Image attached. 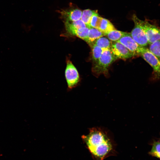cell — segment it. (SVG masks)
<instances>
[{
    "label": "cell",
    "instance_id": "obj_10",
    "mask_svg": "<svg viewBox=\"0 0 160 160\" xmlns=\"http://www.w3.org/2000/svg\"><path fill=\"white\" fill-rule=\"evenodd\" d=\"M105 36V33L98 29L90 27L87 37L85 41L92 46L97 39Z\"/></svg>",
    "mask_w": 160,
    "mask_h": 160
},
{
    "label": "cell",
    "instance_id": "obj_13",
    "mask_svg": "<svg viewBox=\"0 0 160 160\" xmlns=\"http://www.w3.org/2000/svg\"><path fill=\"white\" fill-rule=\"evenodd\" d=\"M89 27H86L77 29H73L69 31L68 33L85 41L87 36Z\"/></svg>",
    "mask_w": 160,
    "mask_h": 160
},
{
    "label": "cell",
    "instance_id": "obj_9",
    "mask_svg": "<svg viewBox=\"0 0 160 160\" xmlns=\"http://www.w3.org/2000/svg\"><path fill=\"white\" fill-rule=\"evenodd\" d=\"M61 13L65 21L73 22L81 19L82 12L79 9H75L63 11L61 12Z\"/></svg>",
    "mask_w": 160,
    "mask_h": 160
},
{
    "label": "cell",
    "instance_id": "obj_1",
    "mask_svg": "<svg viewBox=\"0 0 160 160\" xmlns=\"http://www.w3.org/2000/svg\"><path fill=\"white\" fill-rule=\"evenodd\" d=\"M82 138L90 152L98 160H103L112 149L107 136L100 130L93 128L89 134Z\"/></svg>",
    "mask_w": 160,
    "mask_h": 160
},
{
    "label": "cell",
    "instance_id": "obj_6",
    "mask_svg": "<svg viewBox=\"0 0 160 160\" xmlns=\"http://www.w3.org/2000/svg\"><path fill=\"white\" fill-rule=\"evenodd\" d=\"M65 74L69 88H72L76 85L79 80V73L76 68L69 60L67 61Z\"/></svg>",
    "mask_w": 160,
    "mask_h": 160
},
{
    "label": "cell",
    "instance_id": "obj_19",
    "mask_svg": "<svg viewBox=\"0 0 160 160\" xmlns=\"http://www.w3.org/2000/svg\"><path fill=\"white\" fill-rule=\"evenodd\" d=\"M101 18L98 15L92 16L90 21L89 26L97 29Z\"/></svg>",
    "mask_w": 160,
    "mask_h": 160
},
{
    "label": "cell",
    "instance_id": "obj_17",
    "mask_svg": "<svg viewBox=\"0 0 160 160\" xmlns=\"http://www.w3.org/2000/svg\"><path fill=\"white\" fill-rule=\"evenodd\" d=\"M149 50L160 60V40L150 44Z\"/></svg>",
    "mask_w": 160,
    "mask_h": 160
},
{
    "label": "cell",
    "instance_id": "obj_12",
    "mask_svg": "<svg viewBox=\"0 0 160 160\" xmlns=\"http://www.w3.org/2000/svg\"><path fill=\"white\" fill-rule=\"evenodd\" d=\"M98 15L97 10H92L89 9L84 10L82 12L81 19L88 27H90L91 19L94 15Z\"/></svg>",
    "mask_w": 160,
    "mask_h": 160
},
{
    "label": "cell",
    "instance_id": "obj_18",
    "mask_svg": "<svg viewBox=\"0 0 160 160\" xmlns=\"http://www.w3.org/2000/svg\"><path fill=\"white\" fill-rule=\"evenodd\" d=\"M149 154L151 156L160 159V142H155L153 143Z\"/></svg>",
    "mask_w": 160,
    "mask_h": 160
},
{
    "label": "cell",
    "instance_id": "obj_3",
    "mask_svg": "<svg viewBox=\"0 0 160 160\" xmlns=\"http://www.w3.org/2000/svg\"><path fill=\"white\" fill-rule=\"evenodd\" d=\"M132 19L135 23V26L130 35L135 41L140 46L144 47L148 44L146 35L143 30L141 20L135 14L133 15Z\"/></svg>",
    "mask_w": 160,
    "mask_h": 160
},
{
    "label": "cell",
    "instance_id": "obj_4",
    "mask_svg": "<svg viewBox=\"0 0 160 160\" xmlns=\"http://www.w3.org/2000/svg\"><path fill=\"white\" fill-rule=\"evenodd\" d=\"M140 55L152 67L155 76L160 78V60L148 49L142 47Z\"/></svg>",
    "mask_w": 160,
    "mask_h": 160
},
{
    "label": "cell",
    "instance_id": "obj_11",
    "mask_svg": "<svg viewBox=\"0 0 160 160\" xmlns=\"http://www.w3.org/2000/svg\"><path fill=\"white\" fill-rule=\"evenodd\" d=\"M97 29L106 34L110 31L115 29L112 23L108 20L101 17Z\"/></svg>",
    "mask_w": 160,
    "mask_h": 160
},
{
    "label": "cell",
    "instance_id": "obj_2",
    "mask_svg": "<svg viewBox=\"0 0 160 160\" xmlns=\"http://www.w3.org/2000/svg\"><path fill=\"white\" fill-rule=\"evenodd\" d=\"M117 59L110 49H104L97 62L94 64L93 71L98 75L106 74L109 66Z\"/></svg>",
    "mask_w": 160,
    "mask_h": 160
},
{
    "label": "cell",
    "instance_id": "obj_14",
    "mask_svg": "<svg viewBox=\"0 0 160 160\" xmlns=\"http://www.w3.org/2000/svg\"><path fill=\"white\" fill-rule=\"evenodd\" d=\"M126 32L114 29L107 33L105 36L110 40L114 41H117Z\"/></svg>",
    "mask_w": 160,
    "mask_h": 160
},
{
    "label": "cell",
    "instance_id": "obj_20",
    "mask_svg": "<svg viewBox=\"0 0 160 160\" xmlns=\"http://www.w3.org/2000/svg\"></svg>",
    "mask_w": 160,
    "mask_h": 160
},
{
    "label": "cell",
    "instance_id": "obj_5",
    "mask_svg": "<svg viewBox=\"0 0 160 160\" xmlns=\"http://www.w3.org/2000/svg\"><path fill=\"white\" fill-rule=\"evenodd\" d=\"M143 30L147 38L149 44L160 40V28L150 23L147 21L141 20Z\"/></svg>",
    "mask_w": 160,
    "mask_h": 160
},
{
    "label": "cell",
    "instance_id": "obj_15",
    "mask_svg": "<svg viewBox=\"0 0 160 160\" xmlns=\"http://www.w3.org/2000/svg\"><path fill=\"white\" fill-rule=\"evenodd\" d=\"M94 44L104 50L110 49L112 43L108 38L103 36L96 40Z\"/></svg>",
    "mask_w": 160,
    "mask_h": 160
},
{
    "label": "cell",
    "instance_id": "obj_7",
    "mask_svg": "<svg viewBox=\"0 0 160 160\" xmlns=\"http://www.w3.org/2000/svg\"><path fill=\"white\" fill-rule=\"evenodd\" d=\"M110 50L117 59H125L135 56L125 46L118 41L112 43Z\"/></svg>",
    "mask_w": 160,
    "mask_h": 160
},
{
    "label": "cell",
    "instance_id": "obj_16",
    "mask_svg": "<svg viewBox=\"0 0 160 160\" xmlns=\"http://www.w3.org/2000/svg\"><path fill=\"white\" fill-rule=\"evenodd\" d=\"M91 46L92 47V59L95 64L98 61L104 50L94 44Z\"/></svg>",
    "mask_w": 160,
    "mask_h": 160
},
{
    "label": "cell",
    "instance_id": "obj_8",
    "mask_svg": "<svg viewBox=\"0 0 160 160\" xmlns=\"http://www.w3.org/2000/svg\"><path fill=\"white\" fill-rule=\"evenodd\" d=\"M117 41L123 44L135 56L140 55L142 47L139 45L133 39L130 33H127Z\"/></svg>",
    "mask_w": 160,
    "mask_h": 160
}]
</instances>
